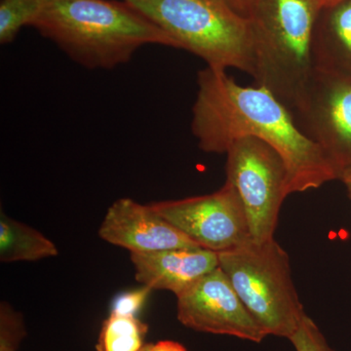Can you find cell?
Here are the masks:
<instances>
[{
    "label": "cell",
    "mask_w": 351,
    "mask_h": 351,
    "mask_svg": "<svg viewBox=\"0 0 351 351\" xmlns=\"http://www.w3.org/2000/svg\"><path fill=\"white\" fill-rule=\"evenodd\" d=\"M147 351H188L178 341H161L156 343H149Z\"/></svg>",
    "instance_id": "obj_19"
},
{
    "label": "cell",
    "mask_w": 351,
    "mask_h": 351,
    "mask_svg": "<svg viewBox=\"0 0 351 351\" xmlns=\"http://www.w3.org/2000/svg\"><path fill=\"white\" fill-rule=\"evenodd\" d=\"M289 341L294 346L295 351H335L316 323L307 314Z\"/></svg>",
    "instance_id": "obj_17"
},
{
    "label": "cell",
    "mask_w": 351,
    "mask_h": 351,
    "mask_svg": "<svg viewBox=\"0 0 351 351\" xmlns=\"http://www.w3.org/2000/svg\"><path fill=\"white\" fill-rule=\"evenodd\" d=\"M177 317L195 331L261 343L267 334L219 267L177 297Z\"/></svg>",
    "instance_id": "obj_8"
},
{
    "label": "cell",
    "mask_w": 351,
    "mask_h": 351,
    "mask_svg": "<svg viewBox=\"0 0 351 351\" xmlns=\"http://www.w3.org/2000/svg\"><path fill=\"white\" fill-rule=\"evenodd\" d=\"M191 132L201 151L209 154H226L245 137L267 143L285 163L288 195L339 179L326 154L282 101L260 85L242 86L223 69L198 71Z\"/></svg>",
    "instance_id": "obj_1"
},
{
    "label": "cell",
    "mask_w": 351,
    "mask_h": 351,
    "mask_svg": "<svg viewBox=\"0 0 351 351\" xmlns=\"http://www.w3.org/2000/svg\"><path fill=\"white\" fill-rule=\"evenodd\" d=\"M225 1L237 12L241 14L245 17H248L256 0H225Z\"/></svg>",
    "instance_id": "obj_20"
},
{
    "label": "cell",
    "mask_w": 351,
    "mask_h": 351,
    "mask_svg": "<svg viewBox=\"0 0 351 351\" xmlns=\"http://www.w3.org/2000/svg\"><path fill=\"white\" fill-rule=\"evenodd\" d=\"M27 332L22 316L6 302L0 306V351H17Z\"/></svg>",
    "instance_id": "obj_16"
},
{
    "label": "cell",
    "mask_w": 351,
    "mask_h": 351,
    "mask_svg": "<svg viewBox=\"0 0 351 351\" xmlns=\"http://www.w3.org/2000/svg\"><path fill=\"white\" fill-rule=\"evenodd\" d=\"M321 10L319 0H256L248 16L253 77L295 114L314 75L313 34Z\"/></svg>",
    "instance_id": "obj_3"
},
{
    "label": "cell",
    "mask_w": 351,
    "mask_h": 351,
    "mask_svg": "<svg viewBox=\"0 0 351 351\" xmlns=\"http://www.w3.org/2000/svg\"><path fill=\"white\" fill-rule=\"evenodd\" d=\"M151 291V289L144 286L141 290L119 295L113 302L112 313L136 315Z\"/></svg>",
    "instance_id": "obj_18"
},
{
    "label": "cell",
    "mask_w": 351,
    "mask_h": 351,
    "mask_svg": "<svg viewBox=\"0 0 351 351\" xmlns=\"http://www.w3.org/2000/svg\"><path fill=\"white\" fill-rule=\"evenodd\" d=\"M56 245L31 226L0 213V261L2 263L36 262L56 257Z\"/></svg>",
    "instance_id": "obj_13"
},
{
    "label": "cell",
    "mask_w": 351,
    "mask_h": 351,
    "mask_svg": "<svg viewBox=\"0 0 351 351\" xmlns=\"http://www.w3.org/2000/svg\"><path fill=\"white\" fill-rule=\"evenodd\" d=\"M207 66L253 76L250 21L225 0H123Z\"/></svg>",
    "instance_id": "obj_4"
},
{
    "label": "cell",
    "mask_w": 351,
    "mask_h": 351,
    "mask_svg": "<svg viewBox=\"0 0 351 351\" xmlns=\"http://www.w3.org/2000/svg\"><path fill=\"white\" fill-rule=\"evenodd\" d=\"M314 69L351 82V0L322 9L314 29Z\"/></svg>",
    "instance_id": "obj_12"
},
{
    "label": "cell",
    "mask_w": 351,
    "mask_h": 351,
    "mask_svg": "<svg viewBox=\"0 0 351 351\" xmlns=\"http://www.w3.org/2000/svg\"><path fill=\"white\" fill-rule=\"evenodd\" d=\"M339 180H341L343 184H345L346 191H348V195L350 196L351 199V167L343 171V174H341V178H339Z\"/></svg>",
    "instance_id": "obj_21"
},
{
    "label": "cell",
    "mask_w": 351,
    "mask_h": 351,
    "mask_svg": "<svg viewBox=\"0 0 351 351\" xmlns=\"http://www.w3.org/2000/svg\"><path fill=\"white\" fill-rule=\"evenodd\" d=\"M152 209L202 248L219 253L252 240L237 189L226 182L210 195L149 203Z\"/></svg>",
    "instance_id": "obj_7"
},
{
    "label": "cell",
    "mask_w": 351,
    "mask_h": 351,
    "mask_svg": "<svg viewBox=\"0 0 351 351\" xmlns=\"http://www.w3.org/2000/svg\"><path fill=\"white\" fill-rule=\"evenodd\" d=\"M147 329L136 315L112 313L101 325L96 350L142 351Z\"/></svg>",
    "instance_id": "obj_14"
},
{
    "label": "cell",
    "mask_w": 351,
    "mask_h": 351,
    "mask_svg": "<svg viewBox=\"0 0 351 351\" xmlns=\"http://www.w3.org/2000/svg\"><path fill=\"white\" fill-rule=\"evenodd\" d=\"M226 156V182L241 199L252 240L274 239L281 206L288 196L282 157L267 143L252 137L235 141Z\"/></svg>",
    "instance_id": "obj_6"
},
{
    "label": "cell",
    "mask_w": 351,
    "mask_h": 351,
    "mask_svg": "<svg viewBox=\"0 0 351 351\" xmlns=\"http://www.w3.org/2000/svg\"><path fill=\"white\" fill-rule=\"evenodd\" d=\"M32 27L88 69H112L149 44L177 43L130 4L115 0H48Z\"/></svg>",
    "instance_id": "obj_2"
},
{
    "label": "cell",
    "mask_w": 351,
    "mask_h": 351,
    "mask_svg": "<svg viewBox=\"0 0 351 351\" xmlns=\"http://www.w3.org/2000/svg\"><path fill=\"white\" fill-rule=\"evenodd\" d=\"M218 255L219 269L267 336L290 339L306 313L293 282L287 252L271 239L250 240Z\"/></svg>",
    "instance_id": "obj_5"
},
{
    "label": "cell",
    "mask_w": 351,
    "mask_h": 351,
    "mask_svg": "<svg viewBox=\"0 0 351 351\" xmlns=\"http://www.w3.org/2000/svg\"><path fill=\"white\" fill-rule=\"evenodd\" d=\"M99 237L130 253L202 248L157 214L151 205L120 198L108 208Z\"/></svg>",
    "instance_id": "obj_10"
},
{
    "label": "cell",
    "mask_w": 351,
    "mask_h": 351,
    "mask_svg": "<svg viewBox=\"0 0 351 351\" xmlns=\"http://www.w3.org/2000/svg\"><path fill=\"white\" fill-rule=\"evenodd\" d=\"M147 346H149V343H147V345H145L144 350H143L142 351H147Z\"/></svg>",
    "instance_id": "obj_23"
},
{
    "label": "cell",
    "mask_w": 351,
    "mask_h": 351,
    "mask_svg": "<svg viewBox=\"0 0 351 351\" xmlns=\"http://www.w3.org/2000/svg\"><path fill=\"white\" fill-rule=\"evenodd\" d=\"M300 119L339 174L351 167V82L314 69Z\"/></svg>",
    "instance_id": "obj_9"
},
{
    "label": "cell",
    "mask_w": 351,
    "mask_h": 351,
    "mask_svg": "<svg viewBox=\"0 0 351 351\" xmlns=\"http://www.w3.org/2000/svg\"><path fill=\"white\" fill-rule=\"evenodd\" d=\"M345 1V0H319L321 8H328L339 3V2Z\"/></svg>",
    "instance_id": "obj_22"
},
{
    "label": "cell",
    "mask_w": 351,
    "mask_h": 351,
    "mask_svg": "<svg viewBox=\"0 0 351 351\" xmlns=\"http://www.w3.org/2000/svg\"><path fill=\"white\" fill-rule=\"evenodd\" d=\"M48 0H1L0 43H13L25 25H32L43 13Z\"/></svg>",
    "instance_id": "obj_15"
},
{
    "label": "cell",
    "mask_w": 351,
    "mask_h": 351,
    "mask_svg": "<svg viewBox=\"0 0 351 351\" xmlns=\"http://www.w3.org/2000/svg\"><path fill=\"white\" fill-rule=\"evenodd\" d=\"M130 258L138 282L151 290L170 291L176 297L219 267L218 253L204 248L130 253Z\"/></svg>",
    "instance_id": "obj_11"
}]
</instances>
